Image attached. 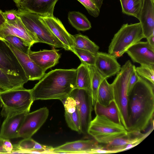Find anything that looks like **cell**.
I'll list each match as a JSON object with an SVG mask.
<instances>
[{"mask_svg":"<svg viewBox=\"0 0 154 154\" xmlns=\"http://www.w3.org/2000/svg\"><path fill=\"white\" fill-rule=\"evenodd\" d=\"M27 113L25 112L7 116L1 127L0 138L9 140L18 138L19 130Z\"/></svg>","mask_w":154,"mask_h":154,"instance_id":"obj_18","label":"cell"},{"mask_svg":"<svg viewBox=\"0 0 154 154\" xmlns=\"http://www.w3.org/2000/svg\"><path fill=\"white\" fill-rule=\"evenodd\" d=\"M49 110L43 107L26 115L18 133V137L31 138L46 121Z\"/></svg>","mask_w":154,"mask_h":154,"instance_id":"obj_9","label":"cell"},{"mask_svg":"<svg viewBox=\"0 0 154 154\" xmlns=\"http://www.w3.org/2000/svg\"><path fill=\"white\" fill-rule=\"evenodd\" d=\"M3 147L6 153H11L13 149V145L9 139H3Z\"/></svg>","mask_w":154,"mask_h":154,"instance_id":"obj_38","label":"cell"},{"mask_svg":"<svg viewBox=\"0 0 154 154\" xmlns=\"http://www.w3.org/2000/svg\"><path fill=\"white\" fill-rule=\"evenodd\" d=\"M74 47L85 50L96 54L98 52L99 47L86 36L81 34L73 35Z\"/></svg>","mask_w":154,"mask_h":154,"instance_id":"obj_29","label":"cell"},{"mask_svg":"<svg viewBox=\"0 0 154 154\" xmlns=\"http://www.w3.org/2000/svg\"><path fill=\"white\" fill-rule=\"evenodd\" d=\"M28 81L20 75L8 73L0 68V86L2 90H8L23 86Z\"/></svg>","mask_w":154,"mask_h":154,"instance_id":"obj_24","label":"cell"},{"mask_svg":"<svg viewBox=\"0 0 154 154\" xmlns=\"http://www.w3.org/2000/svg\"><path fill=\"white\" fill-rule=\"evenodd\" d=\"M126 53L134 62L140 65L154 64V48L147 41H140L136 43Z\"/></svg>","mask_w":154,"mask_h":154,"instance_id":"obj_17","label":"cell"},{"mask_svg":"<svg viewBox=\"0 0 154 154\" xmlns=\"http://www.w3.org/2000/svg\"><path fill=\"white\" fill-rule=\"evenodd\" d=\"M91 75V95L93 106L97 101V93L100 85L106 79L99 72L94 66H88Z\"/></svg>","mask_w":154,"mask_h":154,"instance_id":"obj_30","label":"cell"},{"mask_svg":"<svg viewBox=\"0 0 154 154\" xmlns=\"http://www.w3.org/2000/svg\"><path fill=\"white\" fill-rule=\"evenodd\" d=\"M135 70L138 75L154 85V64L140 65Z\"/></svg>","mask_w":154,"mask_h":154,"instance_id":"obj_35","label":"cell"},{"mask_svg":"<svg viewBox=\"0 0 154 154\" xmlns=\"http://www.w3.org/2000/svg\"><path fill=\"white\" fill-rule=\"evenodd\" d=\"M145 38L140 22L124 24L114 35L108 47V53L120 57L136 43Z\"/></svg>","mask_w":154,"mask_h":154,"instance_id":"obj_5","label":"cell"},{"mask_svg":"<svg viewBox=\"0 0 154 154\" xmlns=\"http://www.w3.org/2000/svg\"><path fill=\"white\" fill-rule=\"evenodd\" d=\"M34 102L31 89L23 86L8 90H0L1 115H8L26 112H29Z\"/></svg>","mask_w":154,"mask_h":154,"instance_id":"obj_4","label":"cell"},{"mask_svg":"<svg viewBox=\"0 0 154 154\" xmlns=\"http://www.w3.org/2000/svg\"><path fill=\"white\" fill-rule=\"evenodd\" d=\"M116 57L109 53L98 52L94 66L106 79L114 76L120 70V65Z\"/></svg>","mask_w":154,"mask_h":154,"instance_id":"obj_16","label":"cell"},{"mask_svg":"<svg viewBox=\"0 0 154 154\" xmlns=\"http://www.w3.org/2000/svg\"><path fill=\"white\" fill-rule=\"evenodd\" d=\"M76 69H56L45 74L31 89L34 101L58 99L62 101L76 88Z\"/></svg>","mask_w":154,"mask_h":154,"instance_id":"obj_2","label":"cell"},{"mask_svg":"<svg viewBox=\"0 0 154 154\" xmlns=\"http://www.w3.org/2000/svg\"><path fill=\"white\" fill-rule=\"evenodd\" d=\"M147 42L152 47L154 48V33L146 38Z\"/></svg>","mask_w":154,"mask_h":154,"instance_id":"obj_39","label":"cell"},{"mask_svg":"<svg viewBox=\"0 0 154 154\" xmlns=\"http://www.w3.org/2000/svg\"><path fill=\"white\" fill-rule=\"evenodd\" d=\"M85 8L91 16L97 17L100 13L103 0H77Z\"/></svg>","mask_w":154,"mask_h":154,"instance_id":"obj_33","label":"cell"},{"mask_svg":"<svg viewBox=\"0 0 154 154\" xmlns=\"http://www.w3.org/2000/svg\"><path fill=\"white\" fill-rule=\"evenodd\" d=\"M28 55L45 72L57 64L60 57V55L54 48L51 50H43L38 51L30 50Z\"/></svg>","mask_w":154,"mask_h":154,"instance_id":"obj_19","label":"cell"},{"mask_svg":"<svg viewBox=\"0 0 154 154\" xmlns=\"http://www.w3.org/2000/svg\"><path fill=\"white\" fill-rule=\"evenodd\" d=\"M102 147L95 140H78L53 147L51 153L94 154L95 150Z\"/></svg>","mask_w":154,"mask_h":154,"instance_id":"obj_13","label":"cell"},{"mask_svg":"<svg viewBox=\"0 0 154 154\" xmlns=\"http://www.w3.org/2000/svg\"><path fill=\"white\" fill-rule=\"evenodd\" d=\"M40 19L63 44L66 50L71 51L74 47L73 35L67 31L59 19L54 15L40 16Z\"/></svg>","mask_w":154,"mask_h":154,"instance_id":"obj_14","label":"cell"},{"mask_svg":"<svg viewBox=\"0 0 154 154\" xmlns=\"http://www.w3.org/2000/svg\"><path fill=\"white\" fill-rule=\"evenodd\" d=\"M0 68L8 73L20 75L28 80L13 52L3 40L0 39Z\"/></svg>","mask_w":154,"mask_h":154,"instance_id":"obj_10","label":"cell"},{"mask_svg":"<svg viewBox=\"0 0 154 154\" xmlns=\"http://www.w3.org/2000/svg\"><path fill=\"white\" fill-rule=\"evenodd\" d=\"M6 21L3 14V12L0 10V25Z\"/></svg>","mask_w":154,"mask_h":154,"instance_id":"obj_41","label":"cell"},{"mask_svg":"<svg viewBox=\"0 0 154 154\" xmlns=\"http://www.w3.org/2000/svg\"><path fill=\"white\" fill-rule=\"evenodd\" d=\"M128 131L122 124L103 116L96 115L90 123L88 134L99 143L105 144L126 135Z\"/></svg>","mask_w":154,"mask_h":154,"instance_id":"obj_6","label":"cell"},{"mask_svg":"<svg viewBox=\"0 0 154 154\" xmlns=\"http://www.w3.org/2000/svg\"><path fill=\"white\" fill-rule=\"evenodd\" d=\"M154 88V85L139 75L138 81L128 95V132H141L152 122Z\"/></svg>","mask_w":154,"mask_h":154,"instance_id":"obj_1","label":"cell"},{"mask_svg":"<svg viewBox=\"0 0 154 154\" xmlns=\"http://www.w3.org/2000/svg\"><path fill=\"white\" fill-rule=\"evenodd\" d=\"M61 101L65 108V117L68 127L81 134L80 118L75 100L69 96Z\"/></svg>","mask_w":154,"mask_h":154,"instance_id":"obj_22","label":"cell"},{"mask_svg":"<svg viewBox=\"0 0 154 154\" xmlns=\"http://www.w3.org/2000/svg\"><path fill=\"white\" fill-rule=\"evenodd\" d=\"M94 106L96 115L104 116L116 123L122 124L116 105L113 100L107 106L101 104L97 101Z\"/></svg>","mask_w":154,"mask_h":154,"instance_id":"obj_25","label":"cell"},{"mask_svg":"<svg viewBox=\"0 0 154 154\" xmlns=\"http://www.w3.org/2000/svg\"><path fill=\"white\" fill-rule=\"evenodd\" d=\"M11 44L20 51L29 54L32 46L21 38L15 36H8L2 39Z\"/></svg>","mask_w":154,"mask_h":154,"instance_id":"obj_32","label":"cell"},{"mask_svg":"<svg viewBox=\"0 0 154 154\" xmlns=\"http://www.w3.org/2000/svg\"><path fill=\"white\" fill-rule=\"evenodd\" d=\"M15 3L17 7L19 8L20 2L23 0H13Z\"/></svg>","mask_w":154,"mask_h":154,"instance_id":"obj_42","label":"cell"},{"mask_svg":"<svg viewBox=\"0 0 154 154\" xmlns=\"http://www.w3.org/2000/svg\"><path fill=\"white\" fill-rule=\"evenodd\" d=\"M154 0H143L138 19L143 33L146 38L154 33Z\"/></svg>","mask_w":154,"mask_h":154,"instance_id":"obj_20","label":"cell"},{"mask_svg":"<svg viewBox=\"0 0 154 154\" xmlns=\"http://www.w3.org/2000/svg\"><path fill=\"white\" fill-rule=\"evenodd\" d=\"M69 96L75 102L80 118L81 133L87 134L92 120L91 113L93 106L91 94L86 90L75 88Z\"/></svg>","mask_w":154,"mask_h":154,"instance_id":"obj_8","label":"cell"},{"mask_svg":"<svg viewBox=\"0 0 154 154\" xmlns=\"http://www.w3.org/2000/svg\"><path fill=\"white\" fill-rule=\"evenodd\" d=\"M120 1L123 13L138 19L143 0H120Z\"/></svg>","mask_w":154,"mask_h":154,"instance_id":"obj_31","label":"cell"},{"mask_svg":"<svg viewBox=\"0 0 154 154\" xmlns=\"http://www.w3.org/2000/svg\"><path fill=\"white\" fill-rule=\"evenodd\" d=\"M80 59L81 62L88 66H94L96 54L89 51L73 48L71 50Z\"/></svg>","mask_w":154,"mask_h":154,"instance_id":"obj_34","label":"cell"},{"mask_svg":"<svg viewBox=\"0 0 154 154\" xmlns=\"http://www.w3.org/2000/svg\"><path fill=\"white\" fill-rule=\"evenodd\" d=\"M76 69V88L86 90L91 94V75L88 66L81 62Z\"/></svg>","mask_w":154,"mask_h":154,"instance_id":"obj_26","label":"cell"},{"mask_svg":"<svg viewBox=\"0 0 154 154\" xmlns=\"http://www.w3.org/2000/svg\"><path fill=\"white\" fill-rule=\"evenodd\" d=\"M17 10H11L3 12L4 16L6 21L13 22L17 21L19 18L16 14Z\"/></svg>","mask_w":154,"mask_h":154,"instance_id":"obj_37","label":"cell"},{"mask_svg":"<svg viewBox=\"0 0 154 154\" xmlns=\"http://www.w3.org/2000/svg\"><path fill=\"white\" fill-rule=\"evenodd\" d=\"M113 100L112 85L108 82L106 79H105L99 87L97 93V101L101 104L107 106Z\"/></svg>","mask_w":154,"mask_h":154,"instance_id":"obj_28","label":"cell"},{"mask_svg":"<svg viewBox=\"0 0 154 154\" xmlns=\"http://www.w3.org/2000/svg\"><path fill=\"white\" fill-rule=\"evenodd\" d=\"M6 153L3 147V139L0 138V154Z\"/></svg>","mask_w":154,"mask_h":154,"instance_id":"obj_40","label":"cell"},{"mask_svg":"<svg viewBox=\"0 0 154 154\" xmlns=\"http://www.w3.org/2000/svg\"><path fill=\"white\" fill-rule=\"evenodd\" d=\"M53 147L41 145L31 137L23 139L13 145L11 153H29L31 151H37L43 153H51Z\"/></svg>","mask_w":154,"mask_h":154,"instance_id":"obj_23","label":"cell"},{"mask_svg":"<svg viewBox=\"0 0 154 154\" xmlns=\"http://www.w3.org/2000/svg\"><path fill=\"white\" fill-rule=\"evenodd\" d=\"M11 48L23 69L29 81L39 80L45 74V72L29 57L11 44L5 41Z\"/></svg>","mask_w":154,"mask_h":154,"instance_id":"obj_15","label":"cell"},{"mask_svg":"<svg viewBox=\"0 0 154 154\" xmlns=\"http://www.w3.org/2000/svg\"><path fill=\"white\" fill-rule=\"evenodd\" d=\"M16 14L26 27L35 35L38 42L46 43L54 48H63L66 50L63 44L40 19V15L20 8L17 10Z\"/></svg>","mask_w":154,"mask_h":154,"instance_id":"obj_7","label":"cell"},{"mask_svg":"<svg viewBox=\"0 0 154 154\" xmlns=\"http://www.w3.org/2000/svg\"><path fill=\"white\" fill-rule=\"evenodd\" d=\"M1 86H0V89H1Z\"/></svg>","mask_w":154,"mask_h":154,"instance_id":"obj_43","label":"cell"},{"mask_svg":"<svg viewBox=\"0 0 154 154\" xmlns=\"http://www.w3.org/2000/svg\"><path fill=\"white\" fill-rule=\"evenodd\" d=\"M133 66L129 60L126 61L111 84L113 100L118 112L121 122L126 130L128 125V85Z\"/></svg>","mask_w":154,"mask_h":154,"instance_id":"obj_3","label":"cell"},{"mask_svg":"<svg viewBox=\"0 0 154 154\" xmlns=\"http://www.w3.org/2000/svg\"><path fill=\"white\" fill-rule=\"evenodd\" d=\"M58 0H23L20 7L41 16H53L55 5Z\"/></svg>","mask_w":154,"mask_h":154,"instance_id":"obj_21","label":"cell"},{"mask_svg":"<svg viewBox=\"0 0 154 154\" xmlns=\"http://www.w3.org/2000/svg\"><path fill=\"white\" fill-rule=\"evenodd\" d=\"M154 126L147 133H129L125 136L115 139L108 143L102 145V149L109 151L110 153H115L126 150L128 145L129 144H139L152 131Z\"/></svg>","mask_w":154,"mask_h":154,"instance_id":"obj_12","label":"cell"},{"mask_svg":"<svg viewBox=\"0 0 154 154\" xmlns=\"http://www.w3.org/2000/svg\"><path fill=\"white\" fill-rule=\"evenodd\" d=\"M9 35L20 37L32 46L38 42L35 35L26 27L19 17L17 21H5L0 25V39Z\"/></svg>","mask_w":154,"mask_h":154,"instance_id":"obj_11","label":"cell"},{"mask_svg":"<svg viewBox=\"0 0 154 154\" xmlns=\"http://www.w3.org/2000/svg\"><path fill=\"white\" fill-rule=\"evenodd\" d=\"M68 19L71 25L79 31H85L91 28V24L87 17L83 14L76 11L69 12Z\"/></svg>","mask_w":154,"mask_h":154,"instance_id":"obj_27","label":"cell"},{"mask_svg":"<svg viewBox=\"0 0 154 154\" xmlns=\"http://www.w3.org/2000/svg\"><path fill=\"white\" fill-rule=\"evenodd\" d=\"M135 66L134 65L133 70L131 72L128 82L127 88V94L128 95L134 85L137 82L139 79V75L136 70Z\"/></svg>","mask_w":154,"mask_h":154,"instance_id":"obj_36","label":"cell"}]
</instances>
